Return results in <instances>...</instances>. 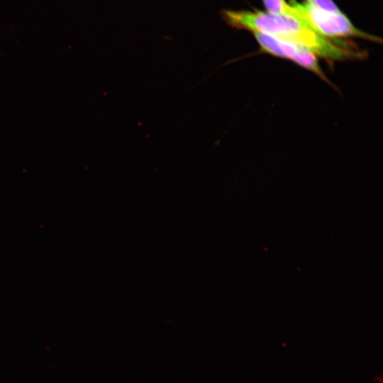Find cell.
Here are the masks:
<instances>
[{
  "label": "cell",
  "instance_id": "6da1fadb",
  "mask_svg": "<svg viewBox=\"0 0 383 383\" xmlns=\"http://www.w3.org/2000/svg\"><path fill=\"white\" fill-rule=\"evenodd\" d=\"M231 27L266 34L306 48L328 63L365 59L367 52L350 44L326 38L300 18L262 11L224 10Z\"/></svg>",
  "mask_w": 383,
  "mask_h": 383
},
{
  "label": "cell",
  "instance_id": "7a4b0ae2",
  "mask_svg": "<svg viewBox=\"0 0 383 383\" xmlns=\"http://www.w3.org/2000/svg\"><path fill=\"white\" fill-rule=\"evenodd\" d=\"M294 16L304 21L322 36L335 40L340 38L355 37L379 43V38L357 28L342 12L327 13L313 6L309 1L290 0Z\"/></svg>",
  "mask_w": 383,
  "mask_h": 383
},
{
  "label": "cell",
  "instance_id": "3957f363",
  "mask_svg": "<svg viewBox=\"0 0 383 383\" xmlns=\"http://www.w3.org/2000/svg\"><path fill=\"white\" fill-rule=\"evenodd\" d=\"M261 50L272 55L289 60L313 72L327 83H330L321 68L318 57L310 50L299 45L266 34L253 33Z\"/></svg>",
  "mask_w": 383,
  "mask_h": 383
},
{
  "label": "cell",
  "instance_id": "277c9868",
  "mask_svg": "<svg viewBox=\"0 0 383 383\" xmlns=\"http://www.w3.org/2000/svg\"><path fill=\"white\" fill-rule=\"evenodd\" d=\"M264 6L269 12L276 15L294 16V11L290 4L285 0H262Z\"/></svg>",
  "mask_w": 383,
  "mask_h": 383
},
{
  "label": "cell",
  "instance_id": "5b68a950",
  "mask_svg": "<svg viewBox=\"0 0 383 383\" xmlns=\"http://www.w3.org/2000/svg\"><path fill=\"white\" fill-rule=\"evenodd\" d=\"M316 9L327 13L341 12L333 0H306Z\"/></svg>",
  "mask_w": 383,
  "mask_h": 383
}]
</instances>
